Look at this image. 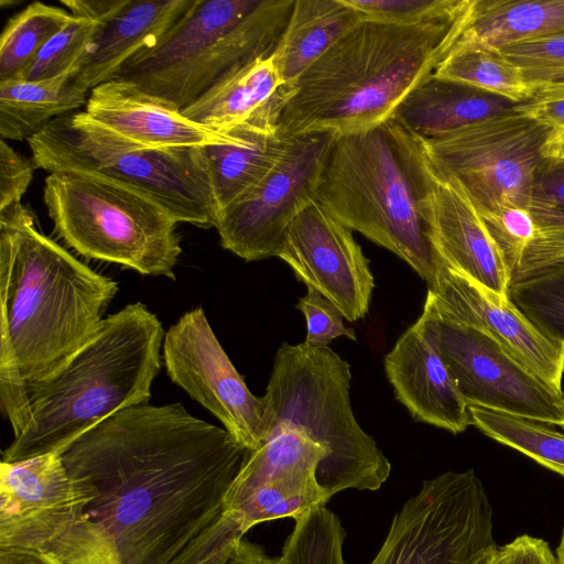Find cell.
I'll return each mask as SVG.
<instances>
[{"mask_svg":"<svg viewBox=\"0 0 564 564\" xmlns=\"http://www.w3.org/2000/svg\"><path fill=\"white\" fill-rule=\"evenodd\" d=\"M291 91L282 82L272 54L227 75L182 112L189 120L224 133L249 122L279 124Z\"/></svg>","mask_w":564,"mask_h":564,"instance_id":"cell-23","label":"cell"},{"mask_svg":"<svg viewBox=\"0 0 564 564\" xmlns=\"http://www.w3.org/2000/svg\"><path fill=\"white\" fill-rule=\"evenodd\" d=\"M73 18L66 9L40 1L14 14L0 37V82L21 75L43 46Z\"/></svg>","mask_w":564,"mask_h":564,"instance_id":"cell-31","label":"cell"},{"mask_svg":"<svg viewBox=\"0 0 564 564\" xmlns=\"http://www.w3.org/2000/svg\"><path fill=\"white\" fill-rule=\"evenodd\" d=\"M327 451L304 433L284 430L248 453L225 498V511L246 531L281 518H293L321 507L329 498L316 477Z\"/></svg>","mask_w":564,"mask_h":564,"instance_id":"cell-16","label":"cell"},{"mask_svg":"<svg viewBox=\"0 0 564 564\" xmlns=\"http://www.w3.org/2000/svg\"><path fill=\"white\" fill-rule=\"evenodd\" d=\"M1 7H10V6H13V4H17L19 3V1L17 0H1Z\"/></svg>","mask_w":564,"mask_h":564,"instance_id":"cell-49","label":"cell"},{"mask_svg":"<svg viewBox=\"0 0 564 564\" xmlns=\"http://www.w3.org/2000/svg\"><path fill=\"white\" fill-rule=\"evenodd\" d=\"M0 564H64L45 552L13 545H0Z\"/></svg>","mask_w":564,"mask_h":564,"instance_id":"cell-45","label":"cell"},{"mask_svg":"<svg viewBox=\"0 0 564 564\" xmlns=\"http://www.w3.org/2000/svg\"><path fill=\"white\" fill-rule=\"evenodd\" d=\"M433 229L446 264L509 299L510 275L480 215L465 193L442 176L434 197Z\"/></svg>","mask_w":564,"mask_h":564,"instance_id":"cell-22","label":"cell"},{"mask_svg":"<svg viewBox=\"0 0 564 564\" xmlns=\"http://www.w3.org/2000/svg\"><path fill=\"white\" fill-rule=\"evenodd\" d=\"M470 424L564 477V434L552 424L468 405Z\"/></svg>","mask_w":564,"mask_h":564,"instance_id":"cell-32","label":"cell"},{"mask_svg":"<svg viewBox=\"0 0 564 564\" xmlns=\"http://www.w3.org/2000/svg\"><path fill=\"white\" fill-rule=\"evenodd\" d=\"M280 557L282 564H345L343 543L321 534L290 538Z\"/></svg>","mask_w":564,"mask_h":564,"instance_id":"cell-40","label":"cell"},{"mask_svg":"<svg viewBox=\"0 0 564 564\" xmlns=\"http://www.w3.org/2000/svg\"><path fill=\"white\" fill-rule=\"evenodd\" d=\"M248 453L182 403H144L59 454L121 564H227L247 531L225 511V498Z\"/></svg>","mask_w":564,"mask_h":564,"instance_id":"cell-1","label":"cell"},{"mask_svg":"<svg viewBox=\"0 0 564 564\" xmlns=\"http://www.w3.org/2000/svg\"><path fill=\"white\" fill-rule=\"evenodd\" d=\"M527 209L533 219L535 235L510 285L564 263V165L544 162L533 184Z\"/></svg>","mask_w":564,"mask_h":564,"instance_id":"cell-29","label":"cell"},{"mask_svg":"<svg viewBox=\"0 0 564 564\" xmlns=\"http://www.w3.org/2000/svg\"><path fill=\"white\" fill-rule=\"evenodd\" d=\"M471 2L416 24L361 20L295 82L280 113V130L343 135L390 119L460 39Z\"/></svg>","mask_w":564,"mask_h":564,"instance_id":"cell-4","label":"cell"},{"mask_svg":"<svg viewBox=\"0 0 564 564\" xmlns=\"http://www.w3.org/2000/svg\"><path fill=\"white\" fill-rule=\"evenodd\" d=\"M296 308L306 319L307 333L304 343L307 346H327L340 336L357 340L354 329L344 326V316L338 307L313 286H307V292L299 300Z\"/></svg>","mask_w":564,"mask_h":564,"instance_id":"cell-37","label":"cell"},{"mask_svg":"<svg viewBox=\"0 0 564 564\" xmlns=\"http://www.w3.org/2000/svg\"><path fill=\"white\" fill-rule=\"evenodd\" d=\"M164 330L143 303L104 318L93 336L51 375L0 387L13 440L1 462L14 463L67 445L110 415L149 403L161 370Z\"/></svg>","mask_w":564,"mask_h":564,"instance_id":"cell-3","label":"cell"},{"mask_svg":"<svg viewBox=\"0 0 564 564\" xmlns=\"http://www.w3.org/2000/svg\"><path fill=\"white\" fill-rule=\"evenodd\" d=\"M440 180L425 140L390 118L335 135L316 202L346 227L405 261L430 289L446 263L433 229Z\"/></svg>","mask_w":564,"mask_h":564,"instance_id":"cell-5","label":"cell"},{"mask_svg":"<svg viewBox=\"0 0 564 564\" xmlns=\"http://www.w3.org/2000/svg\"><path fill=\"white\" fill-rule=\"evenodd\" d=\"M194 0H123L100 22L90 53L73 82L85 91L113 79L140 52L154 46Z\"/></svg>","mask_w":564,"mask_h":564,"instance_id":"cell-21","label":"cell"},{"mask_svg":"<svg viewBox=\"0 0 564 564\" xmlns=\"http://www.w3.org/2000/svg\"><path fill=\"white\" fill-rule=\"evenodd\" d=\"M497 552L490 557V560L486 564H497Z\"/></svg>","mask_w":564,"mask_h":564,"instance_id":"cell-50","label":"cell"},{"mask_svg":"<svg viewBox=\"0 0 564 564\" xmlns=\"http://www.w3.org/2000/svg\"><path fill=\"white\" fill-rule=\"evenodd\" d=\"M28 144L35 166L48 174H100L153 197L180 224L215 226L213 193L200 148H149L108 129L85 110L52 120Z\"/></svg>","mask_w":564,"mask_h":564,"instance_id":"cell-9","label":"cell"},{"mask_svg":"<svg viewBox=\"0 0 564 564\" xmlns=\"http://www.w3.org/2000/svg\"><path fill=\"white\" fill-rule=\"evenodd\" d=\"M524 80L540 91L564 93V67L525 68L521 69Z\"/></svg>","mask_w":564,"mask_h":564,"instance_id":"cell-44","label":"cell"},{"mask_svg":"<svg viewBox=\"0 0 564 564\" xmlns=\"http://www.w3.org/2000/svg\"><path fill=\"white\" fill-rule=\"evenodd\" d=\"M542 156L552 165H564V130H552L543 144Z\"/></svg>","mask_w":564,"mask_h":564,"instance_id":"cell-47","label":"cell"},{"mask_svg":"<svg viewBox=\"0 0 564 564\" xmlns=\"http://www.w3.org/2000/svg\"><path fill=\"white\" fill-rule=\"evenodd\" d=\"M467 405L564 426L562 392L487 335L422 312Z\"/></svg>","mask_w":564,"mask_h":564,"instance_id":"cell-15","label":"cell"},{"mask_svg":"<svg viewBox=\"0 0 564 564\" xmlns=\"http://www.w3.org/2000/svg\"><path fill=\"white\" fill-rule=\"evenodd\" d=\"M350 365L328 346L283 343L265 394L267 440L284 430L304 433L327 451L316 473L327 497L346 489L377 490L391 464L354 416Z\"/></svg>","mask_w":564,"mask_h":564,"instance_id":"cell-7","label":"cell"},{"mask_svg":"<svg viewBox=\"0 0 564 564\" xmlns=\"http://www.w3.org/2000/svg\"><path fill=\"white\" fill-rule=\"evenodd\" d=\"M35 169L32 160L25 159L6 140H0V210L21 203Z\"/></svg>","mask_w":564,"mask_h":564,"instance_id":"cell-39","label":"cell"},{"mask_svg":"<svg viewBox=\"0 0 564 564\" xmlns=\"http://www.w3.org/2000/svg\"><path fill=\"white\" fill-rule=\"evenodd\" d=\"M514 110L552 130H564V93H535L533 99L519 104Z\"/></svg>","mask_w":564,"mask_h":564,"instance_id":"cell-42","label":"cell"},{"mask_svg":"<svg viewBox=\"0 0 564 564\" xmlns=\"http://www.w3.org/2000/svg\"><path fill=\"white\" fill-rule=\"evenodd\" d=\"M423 311L487 335L562 392L564 344L543 334L509 299L496 295L445 263L435 284L427 289Z\"/></svg>","mask_w":564,"mask_h":564,"instance_id":"cell-17","label":"cell"},{"mask_svg":"<svg viewBox=\"0 0 564 564\" xmlns=\"http://www.w3.org/2000/svg\"><path fill=\"white\" fill-rule=\"evenodd\" d=\"M85 111L116 133L149 148H202L239 139L232 131L224 133L192 121L173 105L118 79L93 88Z\"/></svg>","mask_w":564,"mask_h":564,"instance_id":"cell-20","label":"cell"},{"mask_svg":"<svg viewBox=\"0 0 564 564\" xmlns=\"http://www.w3.org/2000/svg\"><path fill=\"white\" fill-rule=\"evenodd\" d=\"M231 131L237 142L200 148L216 219L274 169L288 142L280 127L270 123L249 122Z\"/></svg>","mask_w":564,"mask_h":564,"instance_id":"cell-25","label":"cell"},{"mask_svg":"<svg viewBox=\"0 0 564 564\" xmlns=\"http://www.w3.org/2000/svg\"><path fill=\"white\" fill-rule=\"evenodd\" d=\"M564 33V0H473L463 40L500 47Z\"/></svg>","mask_w":564,"mask_h":564,"instance_id":"cell-28","label":"cell"},{"mask_svg":"<svg viewBox=\"0 0 564 564\" xmlns=\"http://www.w3.org/2000/svg\"><path fill=\"white\" fill-rule=\"evenodd\" d=\"M434 75L460 82L517 104L534 97L519 67L498 48L459 39L436 67Z\"/></svg>","mask_w":564,"mask_h":564,"instance_id":"cell-30","label":"cell"},{"mask_svg":"<svg viewBox=\"0 0 564 564\" xmlns=\"http://www.w3.org/2000/svg\"><path fill=\"white\" fill-rule=\"evenodd\" d=\"M118 283L39 230L21 203L0 210V387L42 379L96 332Z\"/></svg>","mask_w":564,"mask_h":564,"instance_id":"cell-2","label":"cell"},{"mask_svg":"<svg viewBox=\"0 0 564 564\" xmlns=\"http://www.w3.org/2000/svg\"><path fill=\"white\" fill-rule=\"evenodd\" d=\"M384 370L395 398L416 421L453 434L471 425L468 405L451 377L434 332L423 315L386 355Z\"/></svg>","mask_w":564,"mask_h":564,"instance_id":"cell-19","label":"cell"},{"mask_svg":"<svg viewBox=\"0 0 564 564\" xmlns=\"http://www.w3.org/2000/svg\"><path fill=\"white\" fill-rule=\"evenodd\" d=\"M306 286L335 304L344 318L356 322L369 310L375 278L352 230L318 202L290 224L276 254Z\"/></svg>","mask_w":564,"mask_h":564,"instance_id":"cell-18","label":"cell"},{"mask_svg":"<svg viewBox=\"0 0 564 564\" xmlns=\"http://www.w3.org/2000/svg\"><path fill=\"white\" fill-rule=\"evenodd\" d=\"M43 202L54 231L83 257L175 279L180 223L153 197L100 174L54 172Z\"/></svg>","mask_w":564,"mask_h":564,"instance_id":"cell-8","label":"cell"},{"mask_svg":"<svg viewBox=\"0 0 564 564\" xmlns=\"http://www.w3.org/2000/svg\"><path fill=\"white\" fill-rule=\"evenodd\" d=\"M227 564H282V561L281 557L269 556L262 546L242 538Z\"/></svg>","mask_w":564,"mask_h":564,"instance_id":"cell-46","label":"cell"},{"mask_svg":"<svg viewBox=\"0 0 564 564\" xmlns=\"http://www.w3.org/2000/svg\"><path fill=\"white\" fill-rule=\"evenodd\" d=\"M100 22L75 17L40 51L33 63L17 78L47 79L79 69L90 53Z\"/></svg>","mask_w":564,"mask_h":564,"instance_id":"cell-34","label":"cell"},{"mask_svg":"<svg viewBox=\"0 0 564 564\" xmlns=\"http://www.w3.org/2000/svg\"><path fill=\"white\" fill-rule=\"evenodd\" d=\"M162 357L171 381L214 414L242 447L251 452L265 442V399L248 389L200 306L169 328Z\"/></svg>","mask_w":564,"mask_h":564,"instance_id":"cell-14","label":"cell"},{"mask_svg":"<svg viewBox=\"0 0 564 564\" xmlns=\"http://www.w3.org/2000/svg\"><path fill=\"white\" fill-rule=\"evenodd\" d=\"M498 549L481 480L446 471L403 503L370 564H486Z\"/></svg>","mask_w":564,"mask_h":564,"instance_id":"cell-11","label":"cell"},{"mask_svg":"<svg viewBox=\"0 0 564 564\" xmlns=\"http://www.w3.org/2000/svg\"><path fill=\"white\" fill-rule=\"evenodd\" d=\"M556 555H557V558L560 561V564H564V528L562 530V534H561V539H560V543H558V546L556 549Z\"/></svg>","mask_w":564,"mask_h":564,"instance_id":"cell-48","label":"cell"},{"mask_svg":"<svg viewBox=\"0 0 564 564\" xmlns=\"http://www.w3.org/2000/svg\"><path fill=\"white\" fill-rule=\"evenodd\" d=\"M470 0H346L365 19L394 24H416L452 15Z\"/></svg>","mask_w":564,"mask_h":564,"instance_id":"cell-36","label":"cell"},{"mask_svg":"<svg viewBox=\"0 0 564 564\" xmlns=\"http://www.w3.org/2000/svg\"><path fill=\"white\" fill-rule=\"evenodd\" d=\"M123 0H63L61 3L69 12L79 18L102 22L117 10Z\"/></svg>","mask_w":564,"mask_h":564,"instance_id":"cell-43","label":"cell"},{"mask_svg":"<svg viewBox=\"0 0 564 564\" xmlns=\"http://www.w3.org/2000/svg\"><path fill=\"white\" fill-rule=\"evenodd\" d=\"M518 105L432 74L404 97L391 118L426 141L511 113Z\"/></svg>","mask_w":564,"mask_h":564,"instance_id":"cell-24","label":"cell"},{"mask_svg":"<svg viewBox=\"0 0 564 564\" xmlns=\"http://www.w3.org/2000/svg\"><path fill=\"white\" fill-rule=\"evenodd\" d=\"M88 495L59 453L0 465V545L30 547L64 564H121L110 535L86 511Z\"/></svg>","mask_w":564,"mask_h":564,"instance_id":"cell-10","label":"cell"},{"mask_svg":"<svg viewBox=\"0 0 564 564\" xmlns=\"http://www.w3.org/2000/svg\"><path fill=\"white\" fill-rule=\"evenodd\" d=\"M335 135H288L274 169L225 208L215 228L224 249L245 261L276 257L292 220L316 202L317 186Z\"/></svg>","mask_w":564,"mask_h":564,"instance_id":"cell-13","label":"cell"},{"mask_svg":"<svg viewBox=\"0 0 564 564\" xmlns=\"http://www.w3.org/2000/svg\"><path fill=\"white\" fill-rule=\"evenodd\" d=\"M364 19L346 0H295L273 52L284 85L292 88L307 68Z\"/></svg>","mask_w":564,"mask_h":564,"instance_id":"cell-26","label":"cell"},{"mask_svg":"<svg viewBox=\"0 0 564 564\" xmlns=\"http://www.w3.org/2000/svg\"><path fill=\"white\" fill-rule=\"evenodd\" d=\"M479 215L499 250L511 281L534 238L533 219L527 208L516 205H503Z\"/></svg>","mask_w":564,"mask_h":564,"instance_id":"cell-35","label":"cell"},{"mask_svg":"<svg viewBox=\"0 0 564 564\" xmlns=\"http://www.w3.org/2000/svg\"><path fill=\"white\" fill-rule=\"evenodd\" d=\"M497 564H560V561L545 540L522 534L498 549Z\"/></svg>","mask_w":564,"mask_h":564,"instance_id":"cell-41","label":"cell"},{"mask_svg":"<svg viewBox=\"0 0 564 564\" xmlns=\"http://www.w3.org/2000/svg\"><path fill=\"white\" fill-rule=\"evenodd\" d=\"M76 74L77 69L41 80H1V139L28 141L52 120L85 106L89 93L75 86Z\"/></svg>","mask_w":564,"mask_h":564,"instance_id":"cell-27","label":"cell"},{"mask_svg":"<svg viewBox=\"0 0 564 564\" xmlns=\"http://www.w3.org/2000/svg\"><path fill=\"white\" fill-rule=\"evenodd\" d=\"M562 398H563V401H564V390H562ZM562 429L564 430V426Z\"/></svg>","mask_w":564,"mask_h":564,"instance_id":"cell-51","label":"cell"},{"mask_svg":"<svg viewBox=\"0 0 564 564\" xmlns=\"http://www.w3.org/2000/svg\"><path fill=\"white\" fill-rule=\"evenodd\" d=\"M294 2L194 0L154 46L128 61L113 79L182 110L227 75L272 55Z\"/></svg>","mask_w":564,"mask_h":564,"instance_id":"cell-6","label":"cell"},{"mask_svg":"<svg viewBox=\"0 0 564 564\" xmlns=\"http://www.w3.org/2000/svg\"><path fill=\"white\" fill-rule=\"evenodd\" d=\"M551 131L514 110L425 143L438 174L480 214L503 205L527 208Z\"/></svg>","mask_w":564,"mask_h":564,"instance_id":"cell-12","label":"cell"},{"mask_svg":"<svg viewBox=\"0 0 564 564\" xmlns=\"http://www.w3.org/2000/svg\"><path fill=\"white\" fill-rule=\"evenodd\" d=\"M508 296L543 334L564 344V263L511 284Z\"/></svg>","mask_w":564,"mask_h":564,"instance_id":"cell-33","label":"cell"},{"mask_svg":"<svg viewBox=\"0 0 564 564\" xmlns=\"http://www.w3.org/2000/svg\"><path fill=\"white\" fill-rule=\"evenodd\" d=\"M498 50L520 69L564 67V33L522 40Z\"/></svg>","mask_w":564,"mask_h":564,"instance_id":"cell-38","label":"cell"}]
</instances>
